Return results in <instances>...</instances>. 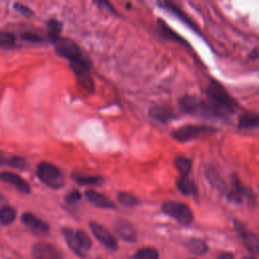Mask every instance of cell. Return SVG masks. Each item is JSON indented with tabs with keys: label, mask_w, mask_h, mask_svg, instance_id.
Masks as SVG:
<instances>
[{
	"label": "cell",
	"mask_w": 259,
	"mask_h": 259,
	"mask_svg": "<svg viewBox=\"0 0 259 259\" xmlns=\"http://www.w3.org/2000/svg\"><path fill=\"white\" fill-rule=\"evenodd\" d=\"M90 230L93 233V235L95 236V238L102 243L106 248L110 249V250H116L117 249V242L115 240V238L112 236V234L103 226H101L100 224L91 222L89 224Z\"/></svg>",
	"instance_id": "cell-9"
},
{
	"label": "cell",
	"mask_w": 259,
	"mask_h": 259,
	"mask_svg": "<svg viewBox=\"0 0 259 259\" xmlns=\"http://www.w3.org/2000/svg\"><path fill=\"white\" fill-rule=\"evenodd\" d=\"M249 58L250 59H256V58H259V49H255L251 52V54L249 55Z\"/></svg>",
	"instance_id": "cell-33"
},
{
	"label": "cell",
	"mask_w": 259,
	"mask_h": 259,
	"mask_svg": "<svg viewBox=\"0 0 259 259\" xmlns=\"http://www.w3.org/2000/svg\"><path fill=\"white\" fill-rule=\"evenodd\" d=\"M158 27H159V32L160 34L167 38V39H170V40H173V41H176V42H179L181 45H184V46H188L187 41L182 37L180 36L179 34H177L173 29H171L163 20H158Z\"/></svg>",
	"instance_id": "cell-20"
},
{
	"label": "cell",
	"mask_w": 259,
	"mask_h": 259,
	"mask_svg": "<svg viewBox=\"0 0 259 259\" xmlns=\"http://www.w3.org/2000/svg\"><path fill=\"white\" fill-rule=\"evenodd\" d=\"M225 191L227 193V198L234 203H242L243 200L250 195L248 190L244 187L239 178L236 176L232 178L230 186L227 187Z\"/></svg>",
	"instance_id": "cell-11"
},
{
	"label": "cell",
	"mask_w": 259,
	"mask_h": 259,
	"mask_svg": "<svg viewBox=\"0 0 259 259\" xmlns=\"http://www.w3.org/2000/svg\"><path fill=\"white\" fill-rule=\"evenodd\" d=\"M16 218V210L10 205H4L0 208V223L3 225H10Z\"/></svg>",
	"instance_id": "cell-24"
},
{
	"label": "cell",
	"mask_w": 259,
	"mask_h": 259,
	"mask_svg": "<svg viewBox=\"0 0 259 259\" xmlns=\"http://www.w3.org/2000/svg\"><path fill=\"white\" fill-rule=\"evenodd\" d=\"M15 42V36L7 31H0V48L10 49Z\"/></svg>",
	"instance_id": "cell-29"
},
{
	"label": "cell",
	"mask_w": 259,
	"mask_h": 259,
	"mask_svg": "<svg viewBox=\"0 0 259 259\" xmlns=\"http://www.w3.org/2000/svg\"><path fill=\"white\" fill-rule=\"evenodd\" d=\"M117 200L121 205L128 206V207L136 206L140 203L139 199L136 196H134L130 193H126V192H118L117 193Z\"/></svg>",
	"instance_id": "cell-27"
},
{
	"label": "cell",
	"mask_w": 259,
	"mask_h": 259,
	"mask_svg": "<svg viewBox=\"0 0 259 259\" xmlns=\"http://www.w3.org/2000/svg\"><path fill=\"white\" fill-rule=\"evenodd\" d=\"M218 259H234V256L231 253H224Z\"/></svg>",
	"instance_id": "cell-34"
},
{
	"label": "cell",
	"mask_w": 259,
	"mask_h": 259,
	"mask_svg": "<svg viewBox=\"0 0 259 259\" xmlns=\"http://www.w3.org/2000/svg\"><path fill=\"white\" fill-rule=\"evenodd\" d=\"M174 166L179 173V176H189L192 162L189 158L185 156H177L174 160Z\"/></svg>",
	"instance_id": "cell-22"
},
{
	"label": "cell",
	"mask_w": 259,
	"mask_h": 259,
	"mask_svg": "<svg viewBox=\"0 0 259 259\" xmlns=\"http://www.w3.org/2000/svg\"><path fill=\"white\" fill-rule=\"evenodd\" d=\"M62 30V23L55 19H51L48 22V36L52 42L60 37V32Z\"/></svg>",
	"instance_id": "cell-25"
},
{
	"label": "cell",
	"mask_w": 259,
	"mask_h": 259,
	"mask_svg": "<svg viewBox=\"0 0 259 259\" xmlns=\"http://www.w3.org/2000/svg\"><path fill=\"white\" fill-rule=\"evenodd\" d=\"M238 127L240 130H254L259 127V113L246 112L240 115L238 119Z\"/></svg>",
	"instance_id": "cell-17"
},
{
	"label": "cell",
	"mask_w": 259,
	"mask_h": 259,
	"mask_svg": "<svg viewBox=\"0 0 259 259\" xmlns=\"http://www.w3.org/2000/svg\"><path fill=\"white\" fill-rule=\"evenodd\" d=\"M234 226L236 231L242 238L243 244L246 249L252 254H259V236L253 232L248 231L245 226L238 221L234 222Z\"/></svg>",
	"instance_id": "cell-8"
},
{
	"label": "cell",
	"mask_w": 259,
	"mask_h": 259,
	"mask_svg": "<svg viewBox=\"0 0 259 259\" xmlns=\"http://www.w3.org/2000/svg\"><path fill=\"white\" fill-rule=\"evenodd\" d=\"M176 187L183 195H196L197 187L189 176H179L176 180Z\"/></svg>",
	"instance_id": "cell-18"
},
{
	"label": "cell",
	"mask_w": 259,
	"mask_h": 259,
	"mask_svg": "<svg viewBox=\"0 0 259 259\" xmlns=\"http://www.w3.org/2000/svg\"><path fill=\"white\" fill-rule=\"evenodd\" d=\"M85 196L93 205L97 207L106 208V209L115 207V204L112 200H110L108 197H106L102 193H99L93 189H87L85 191Z\"/></svg>",
	"instance_id": "cell-16"
},
{
	"label": "cell",
	"mask_w": 259,
	"mask_h": 259,
	"mask_svg": "<svg viewBox=\"0 0 259 259\" xmlns=\"http://www.w3.org/2000/svg\"><path fill=\"white\" fill-rule=\"evenodd\" d=\"M149 115L161 122V123H168L174 118L177 117L176 113L173 111V109L166 105H154L149 110Z\"/></svg>",
	"instance_id": "cell-14"
},
{
	"label": "cell",
	"mask_w": 259,
	"mask_h": 259,
	"mask_svg": "<svg viewBox=\"0 0 259 259\" xmlns=\"http://www.w3.org/2000/svg\"><path fill=\"white\" fill-rule=\"evenodd\" d=\"M32 257L34 259H63L62 253L53 245L46 242H38L32 246Z\"/></svg>",
	"instance_id": "cell-10"
},
{
	"label": "cell",
	"mask_w": 259,
	"mask_h": 259,
	"mask_svg": "<svg viewBox=\"0 0 259 259\" xmlns=\"http://www.w3.org/2000/svg\"><path fill=\"white\" fill-rule=\"evenodd\" d=\"M21 37L24 40L31 41V42H41L42 41V38L39 35H37V34H35L33 32H25V33H23L21 35Z\"/></svg>",
	"instance_id": "cell-32"
},
{
	"label": "cell",
	"mask_w": 259,
	"mask_h": 259,
	"mask_svg": "<svg viewBox=\"0 0 259 259\" xmlns=\"http://www.w3.org/2000/svg\"><path fill=\"white\" fill-rule=\"evenodd\" d=\"M62 232L71 250L79 257H85L86 253L91 248V240L89 236L82 230L74 231L69 228H64Z\"/></svg>",
	"instance_id": "cell-3"
},
{
	"label": "cell",
	"mask_w": 259,
	"mask_h": 259,
	"mask_svg": "<svg viewBox=\"0 0 259 259\" xmlns=\"http://www.w3.org/2000/svg\"><path fill=\"white\" fill-rule=\"evenodd\" d=\"M53 44L55 46V50H56L57 54L65 59H67L70 62V64L88 60L82 54V52L79 49V47L77 46V44L68 37L60 36Z\"/></svg>",
	"instance_id": "cell-5"
},
{
	"label": "cell",
	"mask_w": 259,
	"mask_h": 259,
	"mask_svg": "<svg viewBox=\"0 0 259 259\" xmlns=\"http://www.w3.org/2000/svg\"><path fill=\"white\" fill-rule=\"evenodd\" d=\"M0 165H6V166L20 169V170H25L27 168V162L24 158L19 156L6 157L1 152H0Z\"/></svg>",
	"instance_id": "cell-21"
},
{
	"label": "cell",
	"mask_w": 259,
	"mask_h": 259,
	"mask_svg": "<svg viewBox=\"0 0 259 259\" xmlns=\"http://www.w3.org/2000/svg\"><path fill=\"white\" fill-rule=\"evenodd\" d=\"M179 107L186 114L199 115L207 118L211 117L206 101L194 95H184L181 97L179 99Z\"/></svg>",
	"instance_id": "cell-7"
},
{
	"label": "cell",
	"mask_w": 259,
	"mask_h": 259,
	"mask_svg": "<svg viewBox=\"0 0 259 259\" xmlns=\"http://www.w3.org/2000/svg\"><path fill=\"white\" fill-rule=\"evenodd\" d=\"M244 259H256V258L253 256H246Z\"/></svg>",
	"instance_id": "cell-36"
},
{
	"label": "cell",
	"mask_w": 259,
	"mask_h": 259,
	"mask_svg": "<svg viewBox=\"0 0 259 259\" xmlns=\"http://www.w3.org/2000/svg\"><path fill=\"white\" fill-rule=\"evenodd\" d=\"M65 199H66V201H67L68 203H70V204L75 203V202H77V201H79V200L81 199V193H80L79 190L73 189L72 191H70V192L66 195Z\"/></svg>",
	"instance_id": "cell-31"
},
{
	"label": "cell",
	"mask_w": 259,
	"mask_h": 259,
	"mask_svg": "<svg viewBox=\"0 0 259 259\" xmlns=\"http://www.w3.org/2000/svg\"><path fill=\"white\" fill-rule=\"evenodd\" d=\"M113 229L120 239L134 243L137 241V231L135 227L125 220L117 219L113 224Z\"/></svg>",
	"instance_id": "cell-12"
},
{
	"label": "cell",
	"mask_w": 259,
	"mask_h": 259,
	"mask_svg": "<svg viewBox=\"0 0 259 259\" xmlns=\"http://www.w3.org/2000/svg\"><path fill=\"white\" fill-rule=\"evenodd\" d=\"M36 176L44 184L54 189H59L65 184L61 170L49 162H40L36 166Z\"/></svg>",
	"instance_id": "cell-4"
},
{
	"label": "cell",
	"mask_w": 259,
	"mask_h": 259,
	"mask_svg": "<svg viewBox=\"0 0 259 259\" xmlns=\"http://www.w3.org/2000/svg\"><path fill=\"white\" fill-rule=\"evenodd\" d=\"M14 9L25 17H30V16L33 15V12L29 7H27L23 4H20V3H15L14 4Z\"/></svg>",
	"instance_id": "cell-30"
},
{
	"label": "cell",
	"mask_w": 259,
	"mask_h": 259,
	"mask_svg": "<svg viewBox=\"0 0 259 259\" xmlns=\"http://www.w3.org/2000/svg\"><path fill=\"white\" fill-rule=\"evenodd\" d=\"M187 246H188V249L190 250V252H192L196 255H202L207 250V247H206L205 243L202 242L201 240H197V239L190 240L188 242Z\"/></svg>",
	"instance_id": "cell-28"
},
{
	"label": "cell",
	"mask_w": 259,
	"mask_h": 259,
	"mask_svg": "<svg viewBox=\"0 0 259 259\" xmlns=\"http://www.w3.org/2000/svg\"><path fill=\"white\" fill-rule=\"evenodd\" d=\"M217 133V128L207 124H184L171 132V137L180 143L190 142Z\"/></svg>",
	"instance_id": "cell-2"
},
{
	"label": "cell",
	"mask_w": 259,
	"mask_h": 259,
	"mask_svg": "<svg viewBox=\"0 0 259 259\" xmlns=\"http://www.w3.org/2000/svg\"><path fill=\"white\" fill-rule=\"evenodd\" d=\"M134 259H159V254L154 248H143L136 252Z\"/></svg>",
	"instance_id": "cell-26"
},
{
	"label": "cell",
	"mask_w": 259,
	"mask_h": 259,
	"mask_svg": "<svg viewBox=\"0 0 259 259\" xmlns=\"http://www.w3.org/2000/svg\"><path fill=\"white\" fill-rule=\"evenodd\" d=\"M22 223L32 232L37 234H46L49 231V226L47 223L41 221L39 218L35 217L31 212H24L21 215Z\"/></svg>",
	"instance_id": "cell-15"
},
{
	"label": "cell",
	"mask_w": 259,
	"mask_h": 259,
	"mask_svg": "<svg viewBox=\"0 0 259 259\" xmlns=\"http://www.w3.org/2000/svg\"><path fill=\"white\" fill-rule=\"evenodd\" d=\"M161 209L165 214L174 219L183 226H189L193 222V212L185 203L178 201H166L162 204Z\"/></svg>",
	"instance_id": "cell-6"
},
{
	"label": "cell",
	"mask_w": 259,
	"mask_h": 259,
	"mask_svg": "<svg viewBox=\"0 0 259 259\" xmlns=\"http://www.w3.org/2000/svg\"><path fill=\"white\" fill-rule=\"evenodd\" d=\"M211 117L229 118L238 108L237 101L227 91V89L217 80L212 79L206 88L205 99Z\"/></svg>",
	"instance_id": "cell-1"
},
{
	"label": "cell",
	"mask_w": 259,
	"mask_h": 259,
	"mask_svg": "<svg viewBox=\"0 0 259 259\" xmlns=\"http://www.w3.org/2000/svg\"><path fill=\"white\" fill-rule=\"evenodd\" d=\"M73 180L81 185H95L102 182L101 176H93V175H80L73 174Z\"/></svg>",
	"instance_id": "cell-23"
},
{
	"label": "cell",
	"mask_w": 259,
	"mask_h": 259,
	"mask_svg": "<svg viewBox=\"0 0 259 259\" xmlns=\"http://www.w3.org/2000/svg\"><path fill=\"white\" fill-rule=\"evenodd\" d=\"M161 5H163V7H164L165 9H167L168 11H170L171 13H173L174 15H176V17H178L181 21H183V22H184L186 25H188L191 29H193V30H195V31H198L196 25L192 22V20H191L179 7H177L176 5H174V4L171 3V2H164V3L161 4Z\"/></svg>",
	"instance_id": "cell-19"
},
{
	"label": "cell",
	"mask_w": 259,
	"mask_h": 259,
	"mask_svg": "<svg viewBox=\"0 0 259 259\" xmlns=\"http://www.w3.org/2000/svg\"><path fill=\"white\" fill-rule=\"evenodd\" d=\"M0 181L9 183L13 185L18 191L24 194H29L30 193V186L29 184L18 174L9 172V171H4L0 173Z\"/></svg>",
	"instance_id": "cell-13"
},
{
	"label": "cell",
	"mask_w": 259,
	"mask_h": 259,
	"mask_svg": "<svg viewBox=\"0 0 259 259\" xmlns=\"http://www.w3.org/2000/svg\"><path fill=\"white\" fill-rule=\"evenodd\" d=\"M4 201H5V198L0 194V208L3 207L4 205H6V204H4Z\"/></svg>",
	"instance_id": "cell-35"
}]
</instances>
